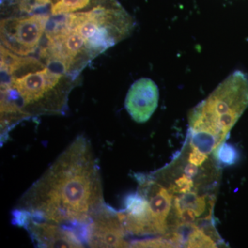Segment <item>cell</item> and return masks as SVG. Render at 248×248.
<instances>
[{"mask_svg": "<svg viewBox=\"0 0 248 248\" xmlns=\"http://www.w3.org/2000/svg\"><path fill=\"white\" fill-rule=\"evenodd\" d=\"M217 156L218 161L226 166H231L236 163L238 157V153L236 148L231 144L223 143L218 148Z\"/></svg>", "mask_w": 248, "mask_h": 248, "instance_id": "cell-8", "label": "cell"}, {"mask_svg": "<svg viewBox=\"0 0 248 248\" xmlns=\"http://www.w3.org/2000/svg\"><path fill=\"white\" fill-rule=\"evenodd\" d=\"M132 248H174V245L164 238H150L133 241L130 244Z\"/></svg>", "mask_w": 248, "mask_h": 248, "instance_id": "cell-9", "label": "cell"}, {"mask_svg": "<svg viewBox=\"0 0 248 248\" xmlns=\"http://www.w3.org/2000/svg\"><path fill=\"white\" fill-rule=\"evenodd\" d=\"M202 230H196L187 236L186 240V248H217V240Z\"/></svg>", "mask_w": 248, "mask_h": 248, "instance_id": "cell-7", "label": "cell"}, {"mask_svg": "<svg viewBox=\"0 0 248 248\" xmlns=\"http://www.w3.org/2000/svg\"><path fill=\"white\" fill-rule=\"evenodd\" d=\"M127 235L117 211L106 204L85 228L83 239L90 248H128Z\"/></svg>", "mask_w": 248, "mask_h": 248, "instance_id": "cell-4", "label": "cell"}, {"mask_svg": "<svg viewBox=\"0 0 248 248\" xmlns=\"http://www.w3.org/2000/svg\"><path fill=\"white\" fill-rule=\"evenodd\" d=\"M108 43H113V40L110 38L108 32L105 27H100L97 33L92 38L86 42V45L89 46L91 48H102L104 46H107Z\"/></svg>", "mask_w": 248, "mask_h": 248, "instance_id": "cell-10", "label": "cell"}, {"mask_svg": "<svg viewBox=\"0 0 248 248\" xmlns=\"http://www.w3.org/2000/svg\"><path fill=\"white\" fill-rule=\"evenodd\" d=\"M49 16L37 14L1 21V42L8 48L21 55L35 51L46 29Z\"/></svg>", "mask_w": 248, "mask_h": 248, "instance_id": "cell-3", "label": "cell"}, {"mask_svg": "<svg viewBox=\"0 0 248 248\" xmlns=\"http://www.w3.org/2000/svg\"><path fill=\"white\" fill-rule=\"evenodd\" d=\"M99 169L91 141L77 137L23 194L12 222H51L77 232L84 241L85 228L107 204Z\"/></svg>", "mask_w": 248, "mask_h": 248, "instance_id": "cell-1", "label": "cell"}, {"mask_svg": "<svg viewBox=\"0 0 248 248\" xmlns=\"http://www.w3.org/2000/svg\"><path fill=\"white\" fill-rule=\"evenodd\" d=\"M157 85L149 78H141L130 86L125 99L127 112L137 123H146L159 104Z\"/></svg>", "mask_w": 248, "mask_h": 248, "instance_id": "cell-6", "label": "cell"}, {"mask_svg": "<svg viewBox=\"0 0 248 248\" xmlns=\"http://www.w3.org/2000/svg\"><path fill=\"white\" fill-rule=\"evenodd\" d=\"M13 224L25 228L37 248H84L81 236L71 228L51 222L24 218Z\"/></svg>", "mask_w": 248, "mask_h": 248, "instance_id": "cell-5", "label": "cell"}, {"mask_svg": "<svg viewBox=\"0 0 248 248\" xmlns=\"http://www.w3.org/2000/svg\"><path fill=\"white\" fill-rule=\"evenodd\" d=\"M248 107V75L234 71L191 110L190 144L205 154L218 149Z\"/></svg>", "mask_w": 248, "mask_h": 248, "instance_id": "cell-2", "label": "cell"}]
</instances>
